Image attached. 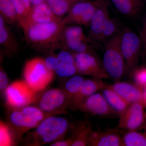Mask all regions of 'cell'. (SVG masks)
Masks as SVG:
<instances>
[{"label":"cell","instance_id":"1","mask_svg":"<svg viewBox=\"0 0 146 146\" xmlns=\"http://www.w3.org/2000/svg\"><path fill=\"white\" fill-rule=\"evenodd\" d=\"M67 25L63 18L60 21L33 24L23 29L26 39L37 49L57 47L61 43L63 31Z\"/></svg>","mask_w":146,"mask_h":146},{"label":"cell","instance_id":"2","mask_svg":"<svg viewBox=\"0 0 146 146\" xmlns=\"http://www.w3.org/2000/svg\"><path fill=\"white\" fill-rule=\"evenodd\" d=\"M123 29L104 44L102 63L110 78L119 81L125 75V65L121 48Z\"/></svg>","mask_w":146,"mask_h":146},{"label":"cell","instance_id":"3","mask_svg":"<svg viewBox=\"0 0 146 146\" xmlns=\"http://www.w3.org/2000/svg\"><path fill=\"white\" fill-rule=\"evenodd\" d=\"M69 123L65 118L57 116L45 118L33 132V145H42L58 141L68 131Z\"/></svg>","mask_w":146,"mask_h":146},{"label":"cell","instance_id":"4","mask_svg":"<svg viewBox=\"0 0 146 146\" xmlns=\"http://www.w3.org/2000/svg\"><path fill=\"white\" fill-rule=\"evenodd\" d=\"M54 73L47 68L44 59L39 57L29 60L23 71L25 81L36 92L46 88L53 80Z\"/></svg>","mask_w":146,"mask_h":146},{"label":"cell","instance_id":"5","mask_svg":"<svg viewBox=\"0 0 146 146\" xmlns=\"http://www.w3.org/2000/svg\"><path fill=\"white\" fill-rule=\"evenodd\" d=\"M142 47L140 36L129 28L123 29L121 48L125 63V75L129 76H131L138 67Z\"/></svg>","mask_w":146,"mask_h":146},{"label":"cell","instance_id":"6","mask_svg":"<svg viewBox=\"0 0 146 146\" xmlns=\"http://www.w3.org/2000/svg\"><path fill=\"white\" fill-rule=\"evenodd\" d=\"M74 54L78 74L102 80L110 79L105 70L102 60L94 51L74 53Z\"/></svg>","mask_w":146,"mask_h":146},{"label":"cell","instance_id":"7","mask_svg":"<svg viewBox=\"0 0 146 146\" xmlns=\"http://www.w3.org/2000/svg\"><path fill=\"white\" fill-rule=\"evenodd\" d=\"M36 93L25 80H18L9 85L5 89L6 101L10 107L23 108L35 101Z\"/></svg>","mask_w":146,"mask_h":146},{"label":"cell","instance_id":"8","mask_svg":"<svg viewBox=\"0 0 146 146\" xmlns=\"http://www.w3.org/2000/svg\"><path fill=\"white\" fill-rule=\"evenodd\" d=\"M104 0L82 1L76 4L63 19L67 25L88 27L97 9Z\"/></svg>","mask_w":146,"mask_h":146},{"label":"cell","instance_id":"9","mask_svg":"<svg viewBox=\"0 0 146 146\" xmlns=\"http://www.w3.org/2000/svg\"><path fill=\"white\" fill-rule=\"evenodd\" d=\"M44 111L33 106H25L11 113V123L21 130H28L36 128L45 119Z\"/></svg>","mask_w":146,"mask_h":146},{"label":"cell","instance_id":"10","mask_svg":"<svg viewBox=\"0 0 146 146\" xmlns=\"http://www.w3.org/2000/svg\"><path fill=\"white\" fill-rule=\"evenodd\" d=\"M142 102L130 104L119 118L118 127L124 131L138 130L143 127L146 117Z\"/></svg>","mask_w":146,"mask_h":146},{"label":"cell","instance_id":"11","mask_svg":"<svg viewBox=\"0 0 146 146\" xmlns=\"http://www.w3.org/2000/svg\"><path fill=\"white\" fill-rule=\"evenodd\" d=\"M75 108L94 116L106 117L115 115L101 92L88 97Z\"/></svg>","mask_w":146,"mask_h":146},{"label":"cell","instance_id":"12","mask_svg":"<svg viewBox=\"0 0 146 146\" xmlns=\"http://www.w3.org/2000/svg\"><path fill=\"white\" fill-rule=\"evenodd\" d=\"M70 104L65 91L58 89L48 90L42 95L39 101V108L44 112H54Z\"/></svg>","mask_w":146,"mask_h":146},{"label":"cell","instance_id":"13","mask_svg":"<svg viewBox=\"0 0 146 146\" xmlns=\"http://www.w3.org/2000/svg\"><path fill=\"white\" fill-rule=\"evenodd\" d=\"M110 0H104L94 14L90 25L88 36L95 43H100V36L105 24L110 17L108 8Z\"/></svg>","mask_w":146,"mask_h":146},{"label":"cell","instance_id":"14","mask_svg":"<svg viewBox=\"0 0 146 146\" xmlns=\"http://www.w3.org/2000/svg\"><path fill=\"white\" fill-rule=\"evenodd\" d=\"M62 18L56 16L46 2L45 1L33 6L22 28L33 24L60 21Z\"/></svg>","mask_w":146,"mask_h":146},{"label":"cell","instance_id":"15","mask_svg":"<svg viewBox=\"0 0 146 146\" xmlns=\"http://www.w3.org/2000/svg\"><path fill=\"white\" fill-rule=\"evenodd\" d=\"M56 56L54 72L62 78H70L78 74L74 53L64 49Z\"/></svg>","mask_w":146,"mask_h":146},{"label":"cell","instance_id":"16","mask_svg":"<svg viewBox=\"0 0 146 146\" xmlns=\"http://www.w3.org/2000/svg\"><path fill=\"white\" fill-rule=\"evenodd\" d=\"M89 145L92 146H123L122 135L117 129L104 131H91Z\"/></svg>","mask_w":146,"mask_h":146},{"label":"cell","instance_id":"17","mask_svg":"<svg viewBox=\"0 0 146 146\" xmlns=\"http://www.w3.org/2000/svg\"><path fill=\"white\" fill-rule=\"evenodd\" d=\"M109 86L129 104L143 102V89L135 84L119 80Z\"/></svg>","mask_w":146,"mask_h":146},{"label":"cell","instance_id":"18","mask_svg":"<svg viewBox=\"0 0 146 146\" xmlns=\"http://www.w3.org/2000/svg\"><path fill=\"white\" fill-rule=\"evenodd\" d=\"M108 85L102 79L92 78L85 79L78 95L71 105L75 107L88 97L100 92Z\"/></svg>","mask_w":146,"mask_h":146},{"label":"cell","instance_id":"19","mask_svg":"<svg viewBox=\"0 0 146 146\" xmlns=\"http://www.w3.org/2000/svg\"><path fill=\"white\" fill-rule=\"evenodd\" d=\"M2 16H0V45L7 52L15 54L19 46L13 33Z\"/></svg>","mask_w":146,"mask_h":146},{"label":"cell","instance_id":"20","mask_svg":"<svg viewBox=\"0 0 146 146\" xmlns=\"http://www.w3.org/2000/svg\"><path fill=\"white\" fill-rule=\"evenodd\" d=\"M100 92L115 115L119 117L129 106V104L112 90L109 85Z\"/></svg>","mask_w":146,"mask_h":146},{"label":"cell","instance_id":"21","mask_svg":"<svg viewBox=\"0 0 146 146\" xmlns=\"http://www.w3.org/2000/svg\"><path fill=\"white\" fill-rule=\"evenodd\" d=\"M117 10L129 17H136L143 8L144 0H110Z\"/></svg>","mask_w":146,"mask_h":146},{"label":"cell","instance_id":"22","mask_svg":"<svg viewBox=\"0 0 146 146\" xmlns=\"http://www.w3.org/2000/svg\"><path fill=\"white\" fill-rule=\"evenodd\" d=\"M70 40H80L89 42L95 44L93 42L86 36L81 26L74 25H69L65 27L61 38V42Z\"/></svg>","mask_w":146,"mask_h":146},{"label":"cell","instance_id":"23","mask_svg":"<svg viewBox=\"0 0 146 146\" xmlns=\"http://www.w3.org/2000/svg\"><path fill=\"white\" fill-rule=\"evenodd\" d=\"M92 129L91 125L82 123L77 127L72 136L73 143L72 146L89 145L90 135Z\"/></svg>","mask_w":146,"mask_h":146},{"label":"cell","instance_id":"24","mask_svg":"<svg viewBox=\"0 0 146 146\" xmlns=\"http://www.w3.org/2000/svg\"><path fill=\"white\" fill-rule=\"evenodd\" d=\"M89 0H46L55 14L61 18L65 16L77 3Z\"/></svg>","mask_w":146,"mask_h":146},{"label":"cell","instance_id":"25","mask_svg":"<svg viewBox=\"0 0 146 146\" xmlns=\"http://www.w3.org/2000/svg\"><path fill=\"white\" fill-rule=\"evenodd\" d=\"M121 27V23L117 18L110 17L102 31L100 36V43H103L104 44L122 29Z\"/></svg>","mask_w":146,"mask_h":146},{"label":"cell","instance_id":"26","mask_svg":"<svg viewBox=\"0 0 146 146\" xmlns=\"http://www.w3.org/2000/svg\"><path fill=\"white\" fill-rule=\"evenodd\" d=\"M85 79L83 76L78 75L70 78L65 84V92L70 101V104L80 91Z\"/></svg>","mask_w":146,"mask_h":146},{"label":"cell","instance_id":"27","mask_svg":"<svg viewBox=\"0 0 146 146\" xmlns=\"http://www.w3.org/2000/svg\"><path fill=\"white\" fill-rule=\"evenodd\" d=\"M0 16L7 24L18 23L17 13L12 0H0Z\"/></svg>","mask_w":146,"mask_h":146},{"label":"cell","instance_id":"28","mask_svg":"<svg viewBox=\"0 0 146 146\" xmlns=\"http://www.w3.org/2000/svg\"><path fill=\"white\" fill-rule=\"evenodd\" d=\"M137 131H125L122 134L123 146H146V132Z\"/></svg>","mask_w":146,"mask_h":146},{"label":"cell","instance_id":"29","mask_svg":"<svg viewBox=\"0 0 146 146\" xmlns=\"http://www.w3.org/2000/svg\"><path fill=\"white\" fill-rule=\"evenodd\" d=\"M15 7L18 24L22 28L32 8L30 0H12Z\"/></svg>","mask_w":146,"mask_h":146},{"label":"cell","instance_id":"30","mask_svg":"<svg viewBox=\"0 0 146 146\" xmlns=\"http://www.w3.org/2000/svg\"><path fill=\"white\" fill-rule=\"evenodd\" d=\"M64 49L74 53L94 51V44L80 40H70L61 42Z\"/></svg>","mask_w":146,"mask_h":146},{"label":"cell","instance_id":"31","mask_svg":"<svg viewBox=\"0 0 146 146\" xmlns=\"http://www.w3.org/2000/svg\"><path fill=\"white\" fill-rule=\"evenodd\" d=\"M13 143V136L8 125L1 121L0 123V146H11Z\"/></svg>","mask_w":146,"mask_h":146},{"label":"cell","instance_id":"32","mask_svg":"<svg viewBox=\"0 0 146 146\" xmlns=\"http://www.w3.org/2000/svg\"><path fill=\"white\" fill-rule=\"evenodd\" d=\"M131 77L133 79V83L141 89H143L146 86V64L138 67L133 72Z\"/></svg>","mask_w":146,"mask_h":146},{"label":"cell","instance_id":"33","mask_svg":"<svg viewBox=\"0 0 146 146\" xmlns=\"http://www.w3.org/2000/svg\"><path fill=\"white\" fill-rule=\"evenodd\" d=\"M8 78L5 71L1 67L0 70V89L5 90L7 88L8 84Z\"/></svg>","mask_w":146,"mask_h":146},{"label":"cell","instance_id":"34","mask_svg":"<svg viewBox=\"0 0 146 146\" xmlns=\"http://www.w3.org/2000/svg\"><path fill=\"white\" fill-rule=\"evenodd\" d=\"M140 36L142 40L144 51H146V14L144 18L142 27L140 30Z\"/></svg>","mask_w":146,"mask_h":146},{"label":"cell","instance_id":"35","mask_svg":"<svg viewBox=\"0 0 146 146\" xmlns=\"http://www.w3.org/2000/svg\"><path fill=\"white\" fill-rule=\"evenodd\" d=\"M73 138L72 137L66 139V140L57 141L52 143L50 145L51 146H69L72 145L73 143Z\"/></svg>","mask_w":146,"mask_h":146},{"label":"cell","instance_id":"36","mask_svg":"<svg viewBox=\"0 0 146 146\" xmlns=\"http://www.w3.org/2000/svg\"><path fill=\"white\" fill-rule=\"evenodd\" d=\"M144 106L146 108V86L143 89V101Z\"/></svg>","mask_w":146,"mask_h":146},{"label":"cell","instance_id":"37","mask_svg":"<svg viewBox=\"0 0 146 146\" xmlns=\"http://www.w3.org/2000/svg\"><path fill=\"white\" fill-rule=\"evenodd\" d=\"M33 6L37 5L46 1V0H30Z\"/></svg>","mask_w":146,"mask_h":146},{"label":"cell","instance_id":"38","mask_svg":"<svg viewBox=\"0 0 146 146\" xmlns=\"http://www.w3.org/2000/svg\"><path fill=\"white\" fill-rule=\"evenodd\" d=\"M143 127L145 128V129L146 130V117L145 121V124H144V125L143 126Z\"/></svg>","mask_w":146,"mask_h":146},{"label":"cell","instance_id":"39","mask_svg":"<svg viewBox=\"0 0 146 146\" xmlns=\"http://www.w3.org/2000/svg\"><path fill=\"white\" fill-rule=\"evenodd\" d=\"M144 56H145V58L146 60V51H144Z\"/></svg>","mask_w":146,"mask_h":146},{"label":"cell","instance_id":"40","mask_svg":"<svg viewBox=\"0 0 146 146\" xmlns=\"http://www.w3.org/2000/svg\"><path fill=\"white\" fill-rule=\"evenodd\" d=\"M144 1H145V3H146V0H144Z\"/></svg>","mask_w":146,"mask_h":146}]
</instances>
